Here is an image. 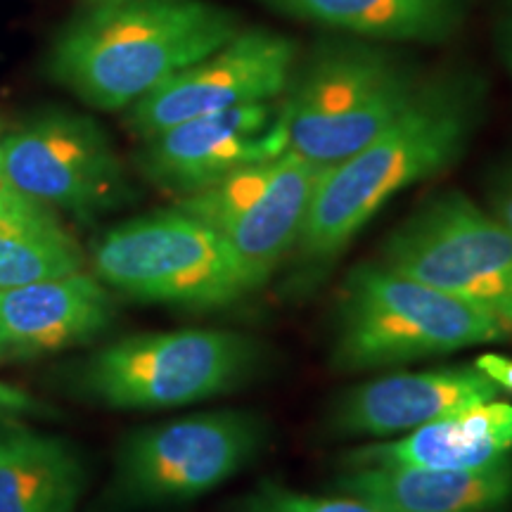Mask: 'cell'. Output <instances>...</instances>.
Masks as SVG:
<instances>
[{
  "label": "cell",
  "instance_id": "cell-1",
  "mask_svg": "<svg viewBox=\"0 0 512 512\" xmlns=\"http://www.w3.org/2000/svg\"><path fill=\"white\" fill-rule=\"evenodd\" d=\"M482 102V86L472 76L422 83L380 136L323 169L294 249L306 273L330 266L399 192L458 162L475 136Z\"/></svg>",
  "mask_w": 512,
  "mask_h": 512
},
{
  "label": "cell",
  "instance_id": "cell-2",
  "mask_svg": "<svg viewBox=\"0 0 512 512\" xmlns=\"http://www.w3.org/2000/svg\"><path fill=\"white\" fill-rule=\"evenodd\" d=\"M238 31L235 12L207 0H110L62 29L48 69L93 110L121 112Z\"/></svg>",
  "mask_w": 512,
  "mask_h": 512
},
{
  "label": "cell",
  "instance_id": "cell-3",
  "mask_svg": "<svg viewBox=\"0 0 512 512\" xmlns=\"http://www.w3.org/2000/svg\"><path fill=\"white\" fill-rule=\"evenodd\" d=\"M512 328L491 311L387 264H361L339 292L332 366L339 373H375L501 344Z\"/></svg>",
  "mask_w": 512,
  "mask_h": 512
},
{
  "label": "cell",
  "instance_id": "cell-4",
  "mask_svg": "<svg viewBox=\"0 0 512 512\" xmlns=\"http://www.w3.org/2000/svg\"><path fill=\"white\" fill-rule=\"evenodd\" d=\"M264 363L266 347L245 332H140L114 339L83 358L74 387L112 411H169L235 392Z\"/></svg>",
  "mask_w": 512,
  "mask_h": 512
},
{
  "label": "cell",
  "instance_id": "cell-5",
  "mask_svg": "<svg viewBox=\"0 0 512 512\" xmlns=\"http://www.w3.org/2000/svg\"><path fill=\"white\" fill-rule=\"evenodd\" d=\"M422 81L363 41H332L294 67L280 98L287 150L328 169L366 147L411 105Z\"/></svg>",
  "mask_w": 512,
  "mask_h": 512
},
{
  "label": "cell",
  "instance_id": "cell-6",
  "mask_svg": "<svg viewBox=\"0 0 512 512\" xmlns=\"http://www.w3.org/2000/svg\"><path fill=\"white\" fill-rule=\"evenodd\" d=\"M86 254L88 271L133 302L219 311L256 292L226 240L176 204L117 223Z\"/></svg>",
  "mask_w": 512,
  "mask_h": 512
},
{
  "label": "cell",
  "instance_id": "cell-7",
  "mask_svg": "<svg viewBox=\"0 0 512 512\" xmlns=\"http://www.w3.org/2000/svg\"><path fill=\"white\" fill-rule=\"evenodd\" d=\"M266 439L264 418L230 408L140 427L114 458L110 503L140 510L197 501L252 465Z\"/></svg>",
  "mask_w": 512,
  "mask_h": 512
},
{
  "label": "cell",
  "instance_id": "cell-8",
  "mask_svg": "<svg viewBox=\"0 0 512 512\" xmlns=\"http://www.w3.org/2000/svg\"><path fill=\"white\" fill-rule=\"evenodd\" d=\"M382 264L482 306L512 328V233L465 192L427 197L384 242Z\"/></svg>",
  "mask_w": 512,
  "mask_h": 512
},
{
  "label": "cell",
  "instance_id": "cell-9",
  "mask_svg": "<svg viewBox=\"0 0 512 512\" xmlns=\"http://www.w3.org/2000/svg\"><path fill=\"white\" fill-rule=\"evenodd\" d=\"M0 164L22 195L57 216L93 221L131 200L105 128L69 110L41 112L0 133Z\"/></svg>",
  "mask_w": 512,
  "mask_h": 512
},
{
  "label": "cell",
  "instance_id": "cell-10",
  "mask_svg": "<svg viewBox=\"0 0 512 512\" xmlns=\"http://www.w3.org/2000/svg\"><path fill=\"white\" fill-rule=\"evenodd\" d=\"M323 166L294 152L235 171L176 207L214 228L259 292L302 238Z\"/></svg>",
  "mask_w": 512,
  "mask_h": 512
},
{
  "label": "cell",
  "instance_id": "cell-11",
  "mask_svg": "<svg viewBox=\"0 0 512 512\" xmlns=\"http://www.w3.org/2000/svg\"><path fill=\"white\" fill-rule=\"evenodd\" d=\"M297 62L299 50L290 36L268 29H240L214 53L128 107L126 126L145 140L204 114L280 100Z\"/></svg>",
  "mask_w": 512,
  "mask_h": 512
},
{
  "label": "cell",
  "instance_id": "cell-12",
  "mask_svg": "<svg viewBox=\"0 0 512 512\" xmlns=\"http://www.w3.org/2000/svg\"><path fill=\"white\" fill-rule=\"evenodd\" d=\"M283 152L287 138L280 100H271L164 128L143 140L138 166L147 181L181 200Z\"/></svg>",
  "mask_w": 512,
  "mask_h": 512
},
{
  "label": "cell",
  "instance_id": "cell-13",
  "mask_svg": "<svg viewBox=\"0 0 512 512\" xmlns=\"http://www.w3.org/2000/svg\"><path fill=\"white\" fill-rule=\"evenodd\" d=\"M498 396V384L477 366L399 370L339 396L330 427L342 437L387 439Z\"/></svg>",
  "mask_w": 512,
  "mask_h": 512
},
{
  "label": "cell",
  "instance_id": "cell-14",
  "mask_svg": "<svg viewBox=\"0 0 512 512\" xmlns=\"http://www.w3.org/2000/svg\"><path fill=\"white\" fill-rule=\"evenodd\" d=\"M114 294L79 271L0 290V358H34L81 347L110 330Z\"/></svg>",
  "mask_w": 512,
  "mask_h": 512
},
{
  "label": "cell",
  "instance_id": "cell-15",
  "mask_svg": "<svg viewBox=\"0 0 512 512\" xmlns=\"http://www.w3.org/2000/svg\"><path fill=\"white\" fill-rule=\"evenodd\" d=\"M335 486L389 512H508L512 456L470 470L415 465L347 467Z\"/></svg>",
  "mask_w": 512,
  "mask_h": 512
},
{
  "label": "cell",
  "instance_id": "cell-16",
  "mask_svg": "<svg viewBox=\"0 0 512 512\" xmlns=\"http://www.w3.org/2000/svg\"><path fill=\"white\" fill-rule=\"evenodd\" d=\"M512 456V403L498 399L448 413L392 441H373L344 456L347 467L415 465L470 470Z\"/></svg>",
  "mask_w": 512,
  "mask_h": 512
},
{
  "label": "cell",
  "instance_id": "cell-17",
  "mask_svg": "<svg viewBox=\"0 0 512 512\" xmlns=\"http://www.w3.org/2000/svg\"><path fill=\"white\" fill-rule=\"evenodd\" d=\"M86 489L79 446L24 425L0 427V512H76Z\"/></svg>",
  "mask_w": 512,
  "mask_h": 512
},
{
  "label": "cell",
  "instance_id": "cell-18",
  "mask_svg": "<svg viewBox=\"0 0 512 512\" xmlns=\"http://www.w3.org/2000/svg\"><path fill=\"white\" fill-rule=\"evenodd\" d=\"M285 15L373 41H446L467 0H256Z\"/></svg>",
  "mask_w": 512,
  "mask_h": 512
},
{
  "label": "cell",
  "instance_id": "cell-19",
  "mask_svg": "<svg viewBox=\"0 0 512 512\" xmlns=\"http://www.w3.org/2000/svg\"><path fill=\"white\" fill-rule=\"evenodd\" d=\"M86 268L88 254L53 211L0 214V290L64 278Z\"/></svg>",
  "mask_w": 512,
  "mask_h": 512
},
{
  "label": "cell",
  "instance_id": "cell-20",
  "mask_svg": "<svg viewBox=\"0 0 512 512\" xmlns=\"http://www.w3.org/2000/svg\"><path fill=\"white\" fill-rule=\"evenodd\" d=\"M238 512H389L373 501L351 494L318 496L278 482H261L240 498Z\"/></svg>",
  "mask_w": 512,
  "mask_h": 512
},
{
  "label": "cell",
  "instance_id": "cell-21",
  "mask_svg": "<svg viewBox=\"0 0 512 512\" xmlns=\"http://www.w3.org/2000/svg\"><path fill=\"white\" fill-rule=\"evenodd\" d=\"M489 204L491 214L512 233V164L505 166L501 174L496 176L489 190Z\"/></svg>",
  "mask_w": 512,
  "mask_h": 512
},
{
  "label": "cell",
  "instance_id": "cell-22",
  "mask_svg": "<svg viewBox=\"0 0 512 512\" xmlns=\"http://www.w3.org/2000/svg\"><path fill=\"white\" fill-rule=\"evenodd\" d=\"M475 366L489 377L491 382L498 384L501 392L512 394V358L503 354H482L475 361Z\"/></svg>",
  "mask_w": 512,
  "mask_h": 512
},
{
  "label": "cell",
  "instance_id": "cell-23",
  "mask_svg": "<svg viewBox=\"0 0 512 512\" xmlns=\"http://www.w3.org/2000/svg\"><path fill=\"white\" fill-rule=\"evenodd\" d=\"M36 209H46V207H41V204L29 200L27 195H22V192L10 183V178L5 176L3 164H0V214H22V211H36Z\"/></svg>",
  "mask_w": 512,
  "mask_h": 512
},
{
  "label": "cell",
  "instance_id": "cell-24",
  "mask_svg": "<svg viewBox=\"0 0 512 512\" xmlns=\"http://www.w3.org/2000/svg\"><path fill=\"white\" fill-rule=\"evenodd\" d=\"M501 43H503L505 64H508V69H510V74H512V8H510L508 15H505L503 31H501Z\"/></svg>",
  "mask_w": 512,
  "mask_h": 512
},
{
  "label": "cell",
  "instance_id": "cell-25",
  "mask_svg": "<svg viewBox=\"0 0 512 512\" xmlns=\"http://www.w3.org/2000/svg\"><path fill=\"white\" fill-rule=\"evenodd\" d=\"M93 3H110V0H93Z\"/></svg>",
  "mask_w": 512,
  "mask_h": 512
}]
</instances>
